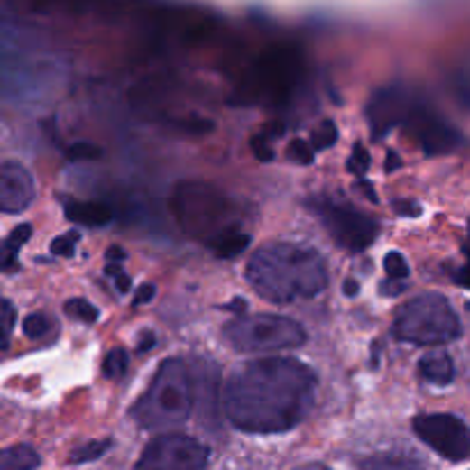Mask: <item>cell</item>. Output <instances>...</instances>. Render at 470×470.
<instances>
[{"mask_svg":"<svg viewBox=\"0 0 470 470\" xmlns=\"http://www.w3.org/2000/svg\"><path fill=\"white\" fill-rule=\"evenodd\" d=\"M310 209L319 216L321 226L328 230L340 248L351 253L365 251L367 245L374 244L379 235V226L372 216L363 214L351 202L337 200V198H315L308 202Z\"/></svg>","mask_w":470,"mask_h":470,"instance_id":"obj_7","label":"cell"},{"mask_svg":"<svg viewBox=\"0 0 470 470\" xmlns=\"http://www.w3.org/2000/svg\"><path fill=\"white\" fill-rule=\"evenodd\" d=\"M294 470H330V468H326L324 464H303Z\"/></svg>","mask_w":470,"mask_h":470,"instance_id":"obj_41","label":"cell"},{"mask_svg":"<svg viewBox=\"0 0 470 470\" xmlns=\"http://www.w3.org/2000/svg\"><path fill=\"white\" fill-rule=\"evenodd\" d=\"M413 104H416V97H410L401 88H383V90L374 92L365 113L376 141L385 134H391L395 126H404Z\"/></svg>","mask_w":470,"mask_h":470,"instance_id":"obj_11","label":"cell"},{"mask_svg":"<svg viewBox=\"0 0 470 470\" xmlns=\"http://www.w3.org/2000/svg\"><path fill=\"white\" fill-rule=\"evenodd\" d=\"M40 461V455L31 446H12L3 452L0 470H35Z\"/></svg>","mask_w":470,"mask_h":470,"instance_id":"obj_16","label":"cell"},{"mask_svg":"<svg viewBox=\"0 0 470 470\" xmlns=\"http://www.w3.org/2000/svg\"><path fill=\"white\" fill-rule=\"evenodd\" d=\"M65 312L67 317L83 321V324H92V321L99 319V310L92 303H88L86 299H69L65 303Z\"/></svg>","mask_w":470,"mask_h":470,"instance_id":"obj_22","label":"cell"},{"mask_svg":"<svg viewBox=\"0 0 470 470\" xmlns=\"http://www.w3.org/2000/svg\"><path fill=\"white\" fill-rule=\"evenodd\" d=\"M400 165H401V161H400V156H397V152H388V163H385V172H395Z\"/></svg>","mask_w":470,"mask_h":470,"instance_id":"obj_37","label":"cell"},{"mask_svg":"<svg viewBox=\"0 0 470 470\" xmlns=\"http://www.w3.org/2000/svg\"><path fill=\"white\" fill-rule=\"evenodd\" d=\"M65 214L69 220L88 227L108 226L110 220H113V211H110V207H106L104 202L69 200L65 205Z\"/></svg>","mask_w":470,"mask_h":470,"instance_id":"obj_13","label":"cell"},{"mask_svg":"<svg viewBox=\"0 0 470 470\" xmlns=\"http://www.w3.org/2000/svg\"><path fill=\"white\" fill-rule=\"evenodd\" d=\"M392 209H395L400 216H418V214H420V207H418L413 200H395V202H392Z\"/></svg>","mask_w":470,"mask_h":470,"instance_id":"obj_32","label":"cell"},{"mask_svg":"<svg viewBox=\"0 0 470 470\" xmlns=\"http://www.w3.org/2000/svg\"><path fill=\"white\" fill-rule=\"evenodd\" d=\"M129 370V354L126 349L117 346V349H110L104 358V376L106 379H122Z\"/></svg>","mask_w":470,"mask_h":470,"instance_id":"obj_20","label":"cell"},{"mask_svg":"<svg viewBox=\"0 0 470 470\" xmlns=\"http://www.w3.org/2000/svg\"><path fill=\"white\" fill-rule=\"evenodd\" d=\"M31 236H32V227L28 226V223H23V226L14 227V230L10 232V236H7L5 244H3V269L10 271L12 266H14L16 255H19L21 248L31 241Z\"/></svg>","mask_w":470,"mask_h":470,"instance_id":"obj_17","label":"cell"},{"mask_svg":"<svg viewBox=\"0 0 470 470\" xmlns=\"http://www.w3.org/2000/svg\"><path fill=\"white\" fill-rule=\"evenodd\" d=\"M383 269H385V273H388V278H391V281L404 282V278L409 275V264H406L404 255H400L397 251H392V253H388V255H385Z\"/></svg>","mask_w":470,"mask_h":470,"instance_id":"obj_25","label":"cell"},{"mask_svg":"<svg viewBox=\"0 0 470 470\" xmlns=\"http://www.w3.org/2000/svg\"><path fill=\"white\" fill-rule=\"evenodd\" d=\"M170 211L186 235L202 239L209 248L230 232L241 230L235 202L205 181H181L172 193Z\"/></svg>","mask_w":470,"mask_h":470,"instance_id":"obj_3","label":"cell"},{"mask_svg":"<svg viewBox=\"0 0 470 470\" xmlns=\"http://www.w3.org/2000/svg\"><path fill=\"white\" fill-rule=\"evenodd\" d=\"M287 159L300 165H310L315 161V150L306 141H291L290 147H287Z\"/></svg>","mask_w":470,"mask_h":470,"instance_id":"obj_27","label":"cell"},{"mask_svg":"<svg viewBox=\"0 0 470 470\" xmlns=\"http://www.w3.org/2000/svg\"><path fill=\"white\" fill-rule=\"evenodd\" d=\"M154 294H156L154 285H141L134 296V306H145V303H150V300L154 299Z\"/></svg>","mask_w":470,"mask_h":470,"instance_id":"obj_31","label":"cell"},{"mask_svg":"<svg viewBox=\"0 0 470 470\" xmlns=\"http://www.w3.org/2000/svg\"><path fill=\"white\" fill-rule=\"evenodd\" d=\"M422 379L431 381V383L447 385L455 379V363L447 354H429L418 363Z\"/></svg>","mask_w":470,"mask_h":470,"instance_id":"obj_14","label":"cell"},{"mask_svg":"<svg viewBox=\"0 0 470 470\" xmlns=\"http://www.w3.org/2000/svg\"><path fill=\"white\" fill-rule=\"evenodd\" d=\"M317 376L294 358L245 363L226 385V416L248 434H282L306 420L315 406Z\"/></svg>","mask_w":470,"mask_h":470,"instance_id":"obj_1","label":"cell"},{"mask_svg":"<svg viewBox=\"0 0 470 470\" xmlns=\"http://www.w3.org/2000/svg\"><path fill=\"white\" fill-rule=\"evenodd\" d=\"M404 126L429 156L450 154L461 145L459 131L422 99H416Z\"/></svg>","mask_w":470,"mask_h":470,"instance_id":"obj_10","label":"cell"},{"mask_svg":"<svg viewBox=\"0 0 470 470\" xmlns=\"http://www.w3.org/2000/svg\"><path fill=\"white\" fill-rule=\"evenodd\" d=\"M223 336L236 351H281L308 340L299 321L281 315L236 317L226 326Z\"/></svg>","mask_w":470,"mask_h":470,"instance_id":"obj_6","label":"cell"},{"mask_svg":"<svg viewBox=\"0 0 470 470\" xmlns=\"http://www.w3.org/2000/svg\"><path fill=\"white\" fill-rule=\"evenodd\" d=\"M35 200V181L23 165L5 161L0 168V209L21 214Z\"/></svg>","mask_w":470,"mask_h":470,"instance_id":"obj_12","label":"cell"},{"mask_svg":"<svg viewBox=\"0 0 470 470\" xmlns=\"http://www.w3.org/2000/svg\"><path fill=\"white\" fill-rule=\"evenodd\" d=\"M346 168L358 177H363L370 170V152L363 147V143H355L354 145V152H351L349 161H346Z\"/></svg>","mask_w":470,"mask_h":470,"instance_id":"obj_26","label":"cell"},{"mask_svg":"<svg viewBox=\"0 0 470 470\" xmlns=\"http://www.w3.org/2000/svg\"><path fill=\"white\" fill-rule=\"evenodd\" d=\"M209 447L193 436L161 434L150 440L134 470H205Z\"/></svg>","mask_w":470,"mask_h":470,"instance_id":"obj_8","label":"cell"},{"mask_svg":"<svg viewBox=\"0 0 470 470\" xmlns=\"http://www.w3.org/2000/svg\"><path fill=\"white\" fill-rule=\"evenodd\" d=\"M381 291L383 294H400V291H404V282H381Z\"/></svg>","mask_w":470,"mask_h":470,"instance_id":"obj_36","label":"cell"},{"mask_svg":"<svg viewBox=\"0 0 470 470\" xmlns=\"http://www.w3.org/2000/svg\"><path fill=\"white\" fill-rule=\"evenodd\" d=\"M361 470H425V465L409 455H395V452H385V455H372L358 461Z\"/></svg>","mask_w":470,"mask_h":470,"instance_id":"obj_15","label":"cell"},{"mask_svg":"<svg viewBox=\"0 0 470 470\" xmlns=\"http://www.w3.org/2000/svg\"><path fill=\"white\" fill-rule=\"evenodd\" d=\"M336 143H337V126H336V122H330V120L321 122V126L315 131V134H312V138H310V145L315 152L328 150V147H333Z\"/></svg>","mask_w":470,"mask_h":470,"instance_id":"obj_23","label":"cell"},{"mask_svg":"<svg viewBox=\"0 0 470 470\" xmlns=\"http://www.w3.org/2000/svg\"><path fill=\"white\" fill-rule=\"evenodd\" d=\"M418 438L450 461L470 456V427L452 413H427L413 420Z\"/></svg>","mask_w":470,"mask_h":470,"instance_id":"obj_9","label":"cell"},{"mask_svg":"<svg viewBox=\"0 0 470 470\" xmlns=\"http://www.w3.org/2000/svg\"><path fill=\"white\" fill-rule=\"evenodd\" d=\"M456 282L470 290V257H468V262H465V264L456 271Z\"/></svg>","mask_w":470,"mask_h":470,"instance_id":"obj_35","label":"cell"},{"mask_svg":"<svg viewBox=\"0 0 470 470\" xmlns=\"http://www.w3.org/2000/svg\"><path fill=\"white\" fill-rule=\"evenodd\" d=\"M248 245H251V235H245L244 230H235L230 232V235L223 236L211 251H214L218 257H223V260H230V257L244 253Z\"/></svg>","mask_w":470,"mask_h":470,"instance_id":"obj_18","label":"cell"},{"mask_svg":"<svg viewBox=\"0 0 470 470\" xmlns=\"http://www.w3.org/2000/svg\"><path fill=\"white\" fill-rule=\"evenodd\" d=\"M251 145H253V154L257 156V161H262V163H269V161H273L275 152L271 150L269 141H266L264 135H255V138L251 141Z\"/></svg>","mask_w":470,"mask_h":470,"instance_id":"obj_30","label":"cell"},{"mask_svg":"<svg viewBox=\"0 0 470 470\" xmlns=\"http://www.w3.org/2000/svg\"><path fill=\"white\" fill-rule=\"evenodd\" d=\"M110 447H113V440H110V438L90 440V443H86V446L76 447V450L71 452L69 461H71V464H90V461L104 456L106 452L110 450Z\"/></svg>","mask_w":470,"mask_h":470,"instance_id":"obj_19","label":"cell"},{"mask_svg":"<svg viewBox=\"0 0 470 470\" xmlns=\"http://www.w3.org/2000/svg\"><path fill=\"white\" fill-rule=\"evenodd\" d=\"M76 244H78V232H67L62 236H55L53 244H51V253L58 257H71L76 251Z\"/></svg>","mask_w":470,"mask_h":470,"instance_id":"obj_28","label":"cell"},{"mask_svg":"<svg viewBox=\"0 0 470 470\" xmlns=\"http://www.w3.org/2000/svg\"><path fill=\"white\" fill-rule=\"evenodd\" d=\"M152 345H154V336H152V333H147V336L141 337V346H138V349H141V351L152 349Z\"/></svg>","mask_w":470,"mask_h":470,"instance_id":"obj_39","label":"cell"},{"mask_svg":"<svg viewBox=\"0 0 470 470\" xmlns=\"http://www.w3.org/2000/svg\"><path fill=\"white\" fill-rule=\"evenodd\" d=\"M113 281H115V287H117V291H120V294H129V290H131L129 273H124V271H122V273H117Z\"/></svg>","mask_w":470,"mask_h":470,"instance_id":"obj_34","label":"cell"},{"mask_svg":"<svg viewBox=\"0 0 470 470\" xmlns=\"http://www.w3.org/2000/svg\"><path fill=\"white\" fill-rule=\"evenodd\" d=\"M65 156L69 161H76V163H80V161H97L104 156V152H101L99 145H95V143H71L69 147L65 150Z\"/></svg>","mask_w":470,"mask_h":470,"instance_id":"obj_24","label":"cell"},{"mask_svg":"<svg viewBox=\"0 0 470 470\" xmlns=\"http://www.w3.org/2000/svg\"><path fill=\"white\" fill-rule=\"evenodd\" d=\"M358 186H361V189H363V193H365V196H370V200H372V202H379V200H376V193H374V190H372V186L367 184L365 180H361V181H358Z\"/></svg>","mask_w":470,"mask_h":470,"instance_id":"obj_38","label":"cell"},{"mask_svg":"<svg viewBox=\"0 0 470 470\" xmlns=\"http://www.w3.org/2000/svg\"><path fill=\"white\" fill-rule=\"evenodd\" d=\"M21 328H23L25 337H31V340H44V337L49 336L55 326H53V321H51L49 315H44V312H35V315L25 317Z\"/></svg>","mask_w":470,"mask_h":470,"instance_id":"obj_21","label":"cell"},{"mask_svg":"<svg viewBox=\"0 0 470 470\" xmlns=\"http://www.w3.org/2000/svg\"><path fill=\"white\" fill-rule=\"evenodd\" d=\"M345 294H346V296H355V294H358V282H355V281H346V282H345Z\"/></svg>","mask_w":470,"mask_h":470,"instance_id":"obj_40","label":"cell"},{"mask_svg":"<svg viewBox=\"0 0 470 470\" xmlns=\"http://www.w3.org/2000/svg\"><path fill=\"white\" fill-rule=\"evenodd\" d=\"M12 330H14V306L10 300H3V346L5 349L10 345Z\"/></svg>","mask_w":470,"mask_h":470,"instance_id":"obj_29","label":"cell"},{"mask_svg":"<svg viewBox=\"0 0 470 470\" xmlns=\"http://www.w3.org/2000/svg\"><path fill=\"white\" fill-rule=\"evenodd\" d=\"M245 278L271 303L312 299L328 285V271L319 253L281 241L262 245L245 266Z\"/></svg>","mask_w":470,"mask_h":470,"instance_id":"obj_2","label":"cell"},{"mask_svg":"<svg viewBox=\"0 0 470 470\" xmlns=\"http://www.w3.org/2000/svg\"><path fill=\"white\" fill-rule=\"evenodd\" d=\"M400 342L420 346H440L461 337V321L450 300L440 294H422L406 300L392 324Z\"/></svg>","mask_w":470,"mask_h":470,"instance_id":"obj_5","label":"cell"},{"mask_svg":"<svg viewBox=\"0 0 470 470\" xmlns=\"http://www.w3.org/2000/svg\"><path fill=\"white\" fill-rule=\"evenodd\" d=\"M106 257H108V264H122V262L126 260V253L124 248H120V245H110Z\"/></svg>","mask_w":470,"mask_h":470,"instance_id":"obj_33","label":"cell"},{"mask_svg":"<svg viewBox=\"0 0 470 470\" xmlns=\"http://www.w3.org/2000/svg\"><path fill=\"white\" fill-rule=\"evenodd\" d=\"M193 409V381L180 358L159 367L145 395L134 406L131 416L143 429H172L189 420Z\"/></svg>","mask_w":470,"mask_h":470,"instance_id":"obj_4","label":"cell"}]
</instances>
